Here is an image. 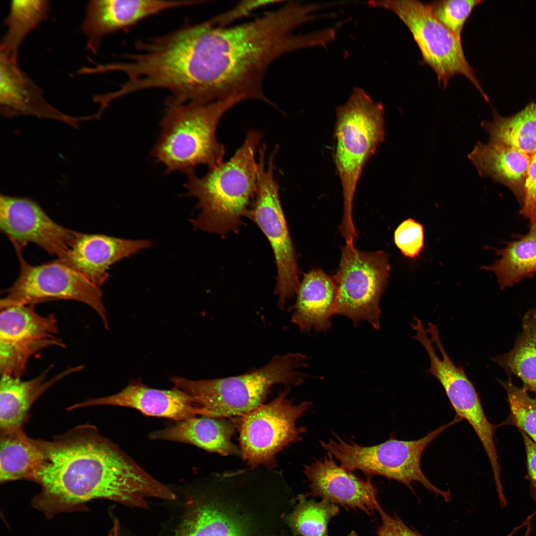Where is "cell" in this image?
<instances>
[{
	"instance_id": "cell-1",
	"label": "cell",
	"mask_w": 536,
	"mask_h": 536,
	"mask_svg": "<svg viewBox=\"0 0 536 536\" xmlns=\"http://www.w3.org/2000/svg\"><path fill=\"white\" fill-rule=\"evenodd\" d=\"M39 440L41 465L32 481V504L48 518L87 509L96 499L147 508V500H172L174 492L154 478L96 426L78 425L52 440Z\"/></svg>"
},
{
	"instance_id": "cell-2",
	"label": "cell",
	"mask_w": 536,
	"mask_h": 536,
	"mask_svg": "<svg viewBox=\"0 0 536 536\" xmlns=\"http://www.w3.org/2000/svg\"><path fill=\"white\" fill-rule=\"evenodd\" d=\"M262 134L255 130L234 154L219 166L198 177L187 174L186 195L196 198L199 210L191 220L196 230L221 236L237 231L254 199L257 184L259 150Z\"/></svg>"
},
{
	"instance_id": "cell-3",
	"label": "cell",
	"mask_w": 536,
	"mask_h": 536,
	"mask_svg": "<svg viewBox=\"0 0 536 536\" xmlns=\"http://www.w3.org/2000/svg\"><path fill=\"white\" fill-rule=\"evenodd\" d=\"M242 101L238 98L207 103H178L167 100L161 132L151 155L170 173L195 172L223 162L225 147L216 136L217 125L229 109Z\"/></svg>"
},
{
	"instance_id": "cell-4",
	"label": "cell",
	"mask_w": 536,
	"mask_h": 536,
	"mask_svg": "<svg viewBox=\"0 0 536 536\" xmlns=\"http://www.w3.org/2000/svg\"><path fill=\"white\" fill-rule=\"evenodd\" d=\"M307 357L301 353L277 355L266 364L235 376L192 380L173 377L170 382L193 396L204 416L226 418L245 415L263 404L276 385L297 386L305 381L301 368Z\"/></svg>"
},
{
	"instance_id": "cell-5",
	"label": "cell",
	"mask_w": 536,
	"mask_h": 536,
	"mask_svg": "<svg viewBox=\"0 0 536 536\" xmlns=\"http://www.w3.org/2000/svg\"><path fill=\"white\" fill-rule=\"evenodd\" d=\"M335 111L334 160L343 200L339 230L343 237L351 238L357 235L352 219L355 193L365 164L385 140V113L382 104L360 87H354Z\"/></svg>"
},
{
	"instance_id": "cell-6",
	"label": "cell",
	"mask_w": 536,
	"mask_h": 536,
	"mask_svg": "<svg viewBox=\"0 0 536 536\" xmlns=\"http://www.w3.org/2000/svg\"><path fill=\"white\" fill-rule=\"evenodd\" d=\"M462 420L458 416L450 422L414 440L391 438L373 446H364L353 441H345L337 435L327 441H320L322 447L337 460L348 471H361L369 479L378 475L396 480L412 491V482L417 481L428 490L441 496L446 501L450 493L435 486L420 468L422 454L427 446L445 430Z\"/></svg>"
},
{
	"instance_id": "cell-7",
	"label": "cell",
	"mask_w": 536,
	"mask_h": 536,
	"mask_svg": "<svg viewBox=\"0 0 536 536\" xmlns=\"http://www.w3.org/2000/svg\"><path fill=\"white\" fill-rule=\"evenodd\" d=\"M267 146L259 149L257 190L246 216L261 229L272 248L277 269L275 293L282 309L296 294L300 285L299 270L293 244L281 204L279 186L274 177V165L278 150L276 145L266 167Z\"/></svg>"
},
{
	"instance_id": "cell-8",
	"label": "cell",
	"mask_w": 536,
	"mask_h": 536,
	"mask_svg": "<svg viewBox=\"0 0 536 536\" xmlns=\"http://www.w3.org/2000/svg\"><path fill=\"white\" fill-rule=\"evenodd\" d=\"M368 4L393 12L404 23L418 47L422 62L434 70L440 84L446 87L451 77L462 75L489 101L466 58L461 40L437 20L428 4L417 0L370 1Z\"/></svg>"
},
{
	"instance_id": "cell-9",
	"label": "cell",
	"mask_w": 536,
	"mask_h": 536,
	"mask_svg": "<svg viewBox=\"0 0 536 536\" xmlns=\"http://www.w3.org/2000/svg\"><path fill=\"white\" fill-rule=\"evenodd\" d=\"M390 271L389 256L384 251H361L354 243H345L333 276L337 287L334 314L348 318L354 325L365 321L379 329L380 299Z\"/></svg>"
},
{
	"instance_id": "cell-10",
	"label": "cell",
	"mask_w": 536,
	"mask_h": 536,
	"mask_svg": "<svg viewBox=\"0 0 536 536\" xmlns=\"http://www.w3.org/2000/svg\"><path fill=\"white\" fill-rule=\"evenodd\" d=\"M20 263L18 277L0 301V310L16 305H35L54 300H70L92 308L109 329L100 288L57 259L38 266L25 260L21 248L13 244Z\"/></svg>"
},
{
	"instance_id": "cell-11",
	"label": "cell",
	"mask_w": 536,
	"mask_h": 536,
	"mask_svg": "<svg viewBox=\"0 0 536 536\" xmlns=\"http://www.w3.org/2000/svg\"><path fill=\"white\" fill-rule=\"evenodd\" d=\"M287 386L269 403L243 415L240 426V456L252 468H273L279 452L301 440L306 428L298 427V419L312 403L294 404L288 398Z\"/></svg>"
},
{
	"instance_id": "cell-12",
	"label": "cell",
	"mask_w": 536,
	"mask_h": 536,
	"mask_svg": "<svg viewBox=\"0 0 536 536\" xmlns=\"http://www.w3.org/2000/svg\"><path fill=\"white\" fill-rule=\"evenodd\" d=\"M1 375L20 377L29 361L45 349L66 345L57 336L58 321L53 314L42 316L34 305H16L0 310Z\"/></svg>"
},
{
	"instance_id": "cell-13",
	"label": "cell",
	"mask_w": 536,
	"mask_h": 536,
	"mask_svg": "<svg viewBox=\"0 0 536 536\" xmlns=\"http://www.w3.org/2000/svg\"><path fill=\"white\" fill-rule=\"evenodd\" d=\"M0 228L21 249L33 243L57 258L69 249L78 234L54 221L34 200L2 194Z\"/></svg>"
},
{
	"instance_id": "cell-14",
	"label": "cell",
	"mask_w": 536,
	"mask_h": 536,
	"mask_svg": "<svg viewBox=\"0 0 536 536\" xmlns=\"http://www.w3.org/2000/svg\"><path fill=\"white\" fill-rule=\"evenodd\" d=\"M200 2L195 0H91L86 4L81 26L86 38V48L96 55L107 36L163 11Z\"/></svg>"
},
{
	"instance_id": "cell-15",
	"label": "cell",
	"mask_w": 536,
	"mask_h": 536,
	"mask_svg": "<svg viewBox=\"0 0 536 536\" xmlns=\"http://www.w3.org/2000/svg\"><path fill=\"white\" fill-rule=\"evenodd\" d=\"M131 407L148 416L182 421L204 416L196 400L174 387L169 390L148 387L139 379L132 381L119 392L108 396L88 398L69 407L70 410L93 405Z\"/></svg>"
},
{
	"instance_id": "cell-16",
	"label": "cell",
	"mask_w": 536,
	"mask_h": 536,
	"mask_svg": "<svg viewBox=\"0 0 536 536\" xmlns=\"http://www.w3.org/2000/svg\"><path fill=\"white\" fill-rule=\"evenodd\" d=\"M431 375L440 383L457 416L467 420L474 431L485 450L492 471L500 469L494 443L496 426L488 420L479 395L461 367L450 358L438 361Z\"/></svg>"
},
{
	"instance_id": "cell-17",
	"label": "cell",
	"mask_w": 536,
	"mask_h": 536,
	"mask_svg": "<svg viewBox=\"0 0 536 536\" xmlns=\"http://www.w3.org/2000/svg\"><path fill=\"white\" fill-rule=\"evenodd\" d=\"M151 246L146 239L132 240L100 234L78 232L69 249L57 260L100 286L110 266Z\"/></svg>"
},
{
	"instance_id": "cell-18",
	"label": "cell",
	"mask_w": 536,
	"mask_h": 536,
	"mask_svg": "<svg viewBox=\"0 0 536 536\" xmlns=\"http://www.w3.org/2000/svg\"><path fill=\"white\" fill-rule=\"evenodd\" d=\"M304 473L314 496L368 514L382 508L377 489L369 479H362L338 465L330 454L305 466Z\"/></svg>"
},
{
	"instance_id": "cell-19",
	"label": "cell",
	"mask_w": 536,
	"mask_h": 536,
	"mask_svg": "<svg viewBox=\"0 0 536 536\" xmlns=\"http://www.w3.org/2000/svg\"><path fill=\"white\" fill-rule=\"evenodd\" d=\"M0 111L7 118L34 116L63 122L75 128L81 122L94 119L93 115L74 117L57 109L18 64L1 55Z\"/></svg>"
},
{
	"instance_id": "cell-20",
	"label": "cell",
	"mask_w": 536,
	"mask_h": 536,
	"mask_svg": "<svg viewBox=\"0 0 536 536\" xmlns=\"http://www.w3.org/2000/svg\"><path fill=\"white\" fill-rule=\"evenodd\" d=\"M84 368L82 365L69 367L52 378L47 375L52 365L28 380L1 375L0 382V434L23 429L29 411L36 401L56 383Z\"/></svg>"
},
{
	"instance_id": "cell-21",
	"label": "cell",
	"mask_w": 536,
	"mask_h": 536,
	"mask_svg": "<svg viewBox=\"0 0 536 536\" xmlns=\"http://www.w3.org/2000/svg\"><path fill=\"white\" fill-rule=\"evenodd\" d=\"M337 293L333 276L319 269L310 271L300 283L291 321L302 332H327L332 327Z\"/></svg>"
},
{
	"instance_id": "cell-22",
	"label": "cell",
	"mask_w": 536,
	"mask_h": 536,
	"mask_svg": "<svg viewBox=\"0 0 536 536\" xmlns=\"http://www.w3.org/2000/svg\"><path fill=\"white\" fill-rule=\"evenodd\" d=\"M531 156L499 143L478 141L468 157L482 177L508 187L522 205Z\"/></svg>"
},
{
	"instance_id": "cell-23",
	"label": "cell",
	"mask_w": 536,
	"mask_h": 536,
	"mask_svg": "<svg viewBox=\"0 0 536 536\" xmlns=\"http://www.w3.org/2000/svg\"><path fill=\"white\" fill-rule=\"evenodd\" d=\"M234 424L225 418L195 417L154 431L152 440L187 443L223 456L240 455L232 441Z\"/></svg>"
},
{
	"instance_id": "cell-24",
	"label": "cell",
	"mask_w": 536,
	"mask_h": 536,
	"mask_svg": "<svg viewBox=\"0 0 536 536\" xmlns=\"http://www.w3.org/2000/svg\"><path fill=\"white\" fill-rule=\"evenodd\" d=\"M235 508L215 502L194 504L173 536H252L251 520Z\"/></svg>"
},
{
	"instance_id": "cell-25",
	"label": "cell",
	"mask_w": 536,
	"mask_h": 536,
	"mask_svg": "<svg viewBox=\"0 0 536 536\" xmlns=\"http://www.w3.org/2000/svg\"><path fill=\"white\" fill-rule=\"evenodd\" d=\"M0 481H32L42 462L39 440L23 429L0 434Z\"/></svg>"
},
{
	"instance_id": "cell-26",
	"label": "cell",
	"mask_w": 536,
	"mask_h": 536,
	"mask_svg": "<svg viewBox=\"0 0 536 536\" xmlns=\"http://www.w3.org/2000/svg\"><path fill=\"white\" fill-rule=\"evenodd\" d=\"M495 251L500 259L481 268L494 272L502 289L533 277L536 273V223L530 225L527 234Z\"/></svg>"
},
{
	"instance_id": "cell-27",
	"label": "cell",
	"mask_w": 536,
	"mask_h": 536,
	"mask_svg": "<svg viewBox=\"0 0 536 536\" xmlns=\"http://www.w3.org/2000/svg\"><path fill=\"white\" fill-rule=\"evenodd\" d=\"M481 125L489 135V142L509 145L530 156L536 152V103L508 117L494 111L492 121H483Z\"/></svg>"
},
{
	"instance_id": "cell-28",
	"label": "cell",
	"mask_w": 536,
	"mask_h": 536,
	"mask_svg": "<svg viewBox=\"0 0 536 536\" xmlns=\"http://www.w3.org/2000/svg\"><path fill=\"white\" fill-rule=\"evenodd\" d=\"M46 0L11 1L4 23L6 31L0 45V55L18 64L20 47L25 38L46 20L50 10Z\"/></svg>"
},
{
	"instance_id": "cell-29",
	"label": "cell",
	"mask_w": 536,
	"mask_h": 536,
	"mask_svg": "<svg viewBox=\"0 0 536 536\" xmlns=\"http://www.w3.org/2000/svg\"><path fill=\"white\" fill-rule=\"evenodd\" d=\"M492 360L519 377L523 388L536 394V308L524 315L522 332L512 349Z\"/></svg>"
},
{
	"instance_id": "cell-30",
	"label": "cell",
	"mask_w": 536,
	"mask_h": 536,
	"mask_svg": "<svg viewBox=\"0 0 536 536\" xmlns=\"http://www.w3.org/2000/svg\"><path fill=\"white\" fill-rule=\"evenodd\" d=\"M299 500L287 517L288 524L294 532L302 536H328V523L338 513V507L325 499L317 502L302 496Z\"/></svg>"
},
{
	"instance_id": "cell-31",
	"label": "cell",
	"mask_w": 536,
	"mask_h": 536,
	"mask_svg": "<svg viewBox=\"0 0 536 536\" xmlns=\"http://www.w3.org/2000/svg\"><path fill=\"white\" fill-rule=\"evenodd\" d=\"M500 383L507 394L510 421L536 443V399L524 388L515 386L510 378Z\"/></svg>"
},
{
	"instance_id": "cell-32",
	"label": "cell",
	"mask_w": 536,
	"mask_h": 536,
	"mask_svg": "<svg viewBox=\"0 0 536 536\" xmlns=\"http://www.w3.org/2000/svg\"><path fill=\"white\" fill-rule=\"evenodd\" d=\"M480 0H438L428 4L437 20L458 39L464 25Z\"/></svg>"
},
{
	"instance_id": "cell-33",
	"label": "cell",
	"mask_w": 536,
	"mask_h": 536,
	"mask_svg": "<svg viewBox=\"0 0 536 536\" xmlns=\"http://www.w3.org/2000/svg\"><path fill=\"white\" fill-rule=\"evenodd\" d=\"M394 242L405 258H416L424 246L423 225L411 218L403 220L395 231Z\"/></svg>"
},
{
	"instance_id": "cell-34",
	"label": "cell",
	"mask_w": 536,
	"mask_h": 536,
	"mask_svg": "<svg viewBox=\"0 0 536 536\" xmlns=\"http://www.w3.org/2000/svg\"><path fill=\"white\" fill-rule=\"evenodd\" d=\"M521 206L520 213L530 225L536 223V152L531 156Z\"/></svg>"
},
{
	"instance_id": "cell-35",
	"label": "cell",
	"mask_w": 536,
	"mask_h": 536,
	"mask_svg": "<svg viewBox=\"0 0 536 536\" xmlns=\"http://www.w3.org/2000/svg\"><path fill=\"white\" fill-rule=\"evenodd\" d=\"M281 1L275 0H251L244 1L238 4L229 10L210 19L214 24L226 26L235 20L246 16L260 7L273 4Z\"/></svg>"
},
{
	"instance_id": "cell-36",
	"label": "cell",
	"mask_w": 536,
	"mask_h": 536,
	"mask_svg": "<svg viewBox=\"0 0 536 536\" xmlns=\"http://www.w3.org/2000/svg\"><path fill=\"white\" fill-rule=\"evenodd\" d=\"M379 513L382 519L377 532L379 536H422L408 527L398 517L391 516L382 508Z\"/></svg>"
},
{
	"instance_id": "cell-37",
	"label": "cell",
	"mask_w": 536,
	"mask_h": 536,
	"mask_svg": "<svg viewBox=\"0 0 536 536\" xmlns=\"http://www.w3.org/2000/svg\"><path fill=\"white\" fill-rule=\"evenodd\" d=\"M526 451L528 478L530 483V492L536 501V443L527 435L521 431Z\"/></svg>"
},
{
	"instance_id": "cell-38",
	"label": "cell",
	"mask_w": 536,
	"mask_h": 536,
	"mask_svg": "<svg viewBox=\"0 0 536 536\" xmlns=\"http://www.w3.org/2000/svg\"><path fill=\"white\" fill-rule=\"evenodd\" d=\"M108 536H121L120 533V526L118 521H114L113 526L109 532Z\"/></svg>"
},
{
	"instance_id": "cell-39",
	"label": "cell",
	"mask_w": 536,
	"mask_h": 536,
	"mask_svg": "<svg viewBox=\"0 0 536 536\" xmlns=\"http://www.w3.org/2000/svg\"><path fill=\"white\" fill-rule=\"evenodd\" d=\"M531 525H528V527L527 528V530H526V533H525V535L524 536H529V535H530V534L531 533Z\"/></svg>"
},
{
	"instance_id": "cell-40",
	"label": "cell",
	"mask_w": 536,
	"mask_h": 536,
	"mask_svg": "<svg viewBox=\"0 0 536 536\" xmlns=\"http://www.w3.org/2000/svg\"><path fill=\"white\" fill-rule=\"evenodd\" d=\"M350 536H355V535H354V534H352L351 535H350Z\"/></svg>"
}]
</instances>
